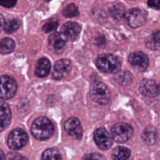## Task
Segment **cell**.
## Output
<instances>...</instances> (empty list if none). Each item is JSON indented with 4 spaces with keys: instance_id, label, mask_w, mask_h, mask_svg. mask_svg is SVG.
<instances>
[{
    "instance_id": "21",
    "label": "cell",
    "mask_w": 160,
    "mask_h": 160,
    "mask_svg": "<svg viewBox=\"0 0 160 160\" xmlns=\"http://www.w3.org/2000/svg\"><path fill=\"white\" fill-rule=\"evenodd\" d=\"M110 15L116 20L122 19L125 16L124 8L120 4H113L109 9Z\"/></svg>"
},
{
    "instance_id": "10",
    "label": "cell",
    "mask_w": 160,
    "mask_h": 160,
    "mask_svg": "<svg viewBox=\"0 0 160 160\" xmlns=\"http://www.w3.org/2000/svg\"><path fill=\"white\" fill-rule=\"evenodd\" d=\"M71 69V65L70 61L66 59H61L55 63L52 77L56 80L61 79L66 77L70 72Z\"/></svg>"
},
{
    "instance_id": "29",
    "label": "cell",
    "mask_w": 160,
    "mask_h": 160,
    "mask_svg": "<svg viewBox=\"0 0 160 160\" xmlns=\"http://www.w3.org/2000/svg\"><path fill=\"white\" fill-rule=\"evenodd\" d=\"M148 4L149 7L156 9H160V0H151L148 1Z\"/></svg>"
},
{
    "instance_id": "5",
    "label": "cell",
    "mask_w": 160,
    "mask_h": 160,
    "mask_svg": "<svg viewBox=\"0 0 160 160\" xmlns=\"http://www.w3.org/2000/svg\"><path fill=\"white\" fill-rule=\"evenodd\" d=\"M132 127L124 122H119L114 124L111 128V134L114 140L122 143L127 141L132 135Z\"/></svg>"
},
{
    "instance_id": "19",
    "label": "cell",
    "mask_w": 160,
    "mask_h": 160,
    "mask_svg": "<svg viewBox=\"0 0 160 160\" xmlns=\"http://www.w3.org/2000/svg\"><path fill=\"white\" fill-rule=\"evenodd\" d=\"M146 46L151 49H158L160 48V30L154 31L146 41Z\"/></svg>"
},
{
    "instance_id": "15",
    "label": "cell",
    "mask_w": 160,
    "mask_h": 160,
    "mask_svg": "<svg viewBox=\"0 0 160 160\" xmlns=\"http://www.w3.org/2000/svg\"><path fill=\"white\" fill-rule=\"evenodd\" d=\"M11 112L8 104L0 101V132L8 127L11 122Z\"/></svg>"
},
{
    "instance_id": "24",
    "label": "cell",
    "mask_w": 160,
    "mask_h": 160,
    "mask_svg": "<svg viewBox=\"0 0 160 160\" xmlns=\"http://www.w3.org/2000/svg\"><path fill=\"white\" fill-rule=\"evenodd\" d=\"M79 13L78 7L73 3L68 5L62 12V15L65 18H72L76 16Z\"/></svg>"
},
{
    "instance_id": "14",
    "label": "cell",
    "mask_w": 160,
    "mask_h": 160,
    "mask_svg": "<svg viewBox=\"0 0 160 160\" xmlns=\"http://www.w3.org/2000/svg\"><path fill=\"white\" fill-rule=\"evenodd\" d=\"M66 39L61 32H55L51 34L48 39L49 45L57 53H61L65 47Z\"/></svg>"
},
{
    "instance_id": "8",
    "label": "cell",
    "mask_w": 160,
    "mask_h": 160,
    "mask_svg": "<svg viewBox=\"0 0 160 160\" xmlns=\"http://www.w3.org/2000/svg\"><path fill=\"white\" fill-rule=\"evenodd\" d=\"M94 140L98 148L102 150L109 149L112 144L111 134L103 128H99L94 131Z\"/></svg>"
},
{
    "instance_id": "25",
    "label": "cell",
    "mask_w": 160,
    "mask_h": 160,
    "mask_svg": "<svg viewBox=\"0 0 160 160\" xmlns=\"http://www.w3.org/2000/svg\"><path fill=\"white\" fill-rule=\"evenodd\" d=\"M82 160H105V157L101 154L92 152L86 154Z\"/></svg>"
},
{
    "instance_id": "7",
    "label": "cell",
    "mask_w": 160,
    "mask_h": 160,
    "mask_svg": "<svg viewBox=\"0 0 160 160\" xmlns=\"http://www.w3.org/2000/svg\"><path fill=\"white\" fill-rule=\"evenodd\" d=\"M147 12L140 8H132L126 14V18L129 26L133 28L142 26L147 18Z\"/></svg>"
},
{
    "instance_id": "16",
    "label": "cell",
    "mask_w": 160,
    "mask_h": 160,
    "mask_svg": "<svg viewBox=\"0 0 160 160\" xmlns=\"http://www.w3.org/2000/svg\"><path fill=\"white\" fill-rule=\"evenodd\" d=\"M51 70V62L46 58L39 59L35 66L34 74L39 78H44L47 76Z\"/></svg>"
},
{
    "instance_id": "18",
    "label": "cell",
    "mask_w": 160,
    "mask_h": 160,
    "mask_svg": "<svg viewBox=\"0 0 160 160\" xmlns=\"http://www.w3.org/2000/svg\"><path fill=\"white\" fill-rule=\"evenodd\" d=\"M131 154L130 150L124 146H118L112 152L111 157L114 160H127Z\"/></svg>"
},
{
    "instance_id": "9",
    "label": "cell",
    "mask_w": 160,
    "mask_h": 160,
    "mask_svg": "<svg viewBox=\"0 0 160 160\" xmlns=\"http://www.w3.org/2000/svg\"><path fill=\"white\" fill-rule=\"evenodd\" d=\"M128 61L134 69L139 71H144L149 65L148 57L141 51H134L131 53Z\"/></svg>"
},
{
    "instance_id": "13",
    "label": "cell",
    "mask_w": 160,
    "mask_h": 160,
    "mask_svg": "<svg viewBox=\"0 0 160 160\" xmlns=\"http://www.w3.org/2000/svg\"><path fill=\"white\" fill-rule=\"evenodd\" d=\"M81 29L79 24L75 22H67L64 23L61 28V34L64 36L66 40L74 41L78 36Z\"/></svg>"
},
{
    "instance_id": "23",
    "label": "cell",
    "mask_w": 160,
    "mask_h": 160,
    "mask_svg": "<svg viewBox=\"0 0 160 160\" xmlns=\"http://www.w3.org/2000/svg\"><path fill=\"white\" fill-rule=\"evenodd\" d=\"M20 26V22L18 19H12L5 21L4 31L7 34H11L15 32Z\"/></svg>"
},
{
    "instance_id": "4",
    "label": "cell",
    "mask_w": 160,
    "mask_h": 160,
    "mask_svg": "<svg viewBox=\"0 0 160 160\" xmlns=\"http://www.w3.org/2000/svg\"><path fill=\"white\" fill-rule=\"evenodd\" d=\"M91 95L92 99L100 104H107L111 96L110 91L108 87L101 82H96L92 84Z\"/></svg>"
},
{
    "instance_id": "6",
    "label": "cell",
    "mask_w": 160,
    "mask_h": 160,
    "mask_svg": "<svg viewBox=\"0 0 160 160\" xmlns=\"http://www.w3.org/2000/svg\"><path fill=\"white\" fill-rule=\"evenodd\" d=\"M28 141V134L22 129L12 130L8 139V145L12 149H19L23 148Z\"/></svg>"
},
{
    "instance_id": "31",
    "label": "cell",
    "mask_w": 160,
    "mask_h": 160,
    "mask_svg": "<svg viewBox=\"0 0 160 160\" xmlns=\"http://www.w3.org/2000/svg\"><path fill=\"white\" fill-rule=\"evenodd\" d=\"M0 160H5V156L4 152L0 149Z\"/></svg>"
},
{
    "instance_id": "27",
    "label": "cell",
    "mask_w": 160,
    "mask_h": 160,
    "mask_svg": "<svg viewBox=\"0 0 160 160\" xmlns=\"http://www.w3.org/2000/svg\"><path fill=\"white\" fill-rule=\"evenodd\" d=\"M58 26V22L56 21H51L46 23L42 26V30L46 32H49L56 29Z\"/></svg>"
},
{
    "instance_id": "12",
    "label": "cell",
    "mask_w": 160,
    "mask_h": 160,
    "mask_svg": "<svg viewBox=\"0 0 160 160\" xmlns=\"http://www.w3.org/2000/svg\"><path fill=\"white\" fill-rule=\"evenodd\" d=\"M66 131L71 136L77 139H80L82 136V129L79 119L72 117L69 118L64 123Z\"/></svg>"
},
{
    "instance_id": "2",
    "label": "cell",
    "mask_w": 160,
    "mask_h": 160,
    "mask_svg": "<svg viewBox=\"0 0 160 160\" xmlns=\"http://www.w3.org/2000/svg\"><path fill=\"white\" fill-rule=\"evenodd\" d=\"M96 63L101 72L106 73H116L121 68L120 60L111 54L99 55L96 59Z\"/></svg>"
},
{
    "instance_id": "28",
    "label": "cell",
    "mask_w": 160,
    "mask_h": 160,
    "mask_svg": "<svg viewBox=\"0 0 160 160\" xmlns=\"http://www.w3.org/2000/svg\"><path fill=\"white\" fill-rule=\"evenodd\" d=\"M16 1H9V0H2L0 1V5L6 8H12L15 6Z\"/></svg>"
},
{
    "instance_id": "26",
    "label": "cell",
    "mask_w": 160,
    "mask_h": 160,
    "mask_svg": "<svg viewBox=\"0 0 160 160\" xmlns=\"http://www.w3.org/2000/svg\"><path fill=\"white\" fill-rule=\"evenodd\" d=\"M5 160H28L26 158L22 156L21 154L17 152H9L8 153L6 158Z\"/></svg>"
},
{
    "instance_id": "22",
    "label": "cell",
    "mask_w": 160,
    "mask_h": 160,
    "mask_svg": "<svg viewBox=\"0 0 160 160\" xmlns=\"http://www.w3.org/2000/svg\"><path fill=\"white\" fill-rule=\"evenodd\" d=\"M41 160H62L59 151L55 148L46 149L41 157Z\"/></svg>"
},
{
    "instance_id": "20",
    "label": "cell",
    "mask_w": 160,
    "mask_h": 160,
    "mask_svg": "<svg viewBox=\"0 0 160 160\" xmlns=\"http://www.w3.org/2000/svg\"><path fill=\"white\" fill-rule=\"evenodd\" d=\"M15 48L14 41L9 38H4L0 42V52L1 54H9L13 51Z\"/></svg>"
},
{
    "instance_id": "17",
    "label": "cell",
    "mask_w": 160,
    "mask_h": 160,
    "mask_svg": "<svg viewBox=\"0 0 160 160\" xmlns=\"http://www.w3.org/2000/svg\"><path fill=\"white\" fill-rule=\"evenodd\" d=\"M158 131L152 126L147 127L142 134L143 140L149 145H153L156 144L158 140Z\"/></svg>"
},
{
    "instance_id": "1",
    "label": "cell",
    "mask_w": 160,
    "mask_h": 160,
    "mask_svg": "<svg viewBox=\"0 0 160 160\" xmlns=\"http://www.w3.org/2000/svg\"><path fill=\"white\" fill-rule=\"evenodd\" d=\"M54 131V126L52 122L44 116H39L36 118L31 128V132L33 137L40 141L50 138Z\"/></svg>"
},
{
    "instance_id": "11",
    "label": "cell",
    "mask_w": 160,
    "mask_h": 160,
    "mask_svg": "<svg viewBox=\"0 0 160 160\" xmlns=\"http://www.w3.org/2000/svg\"><path fill=\"white\" fill-rule=\"evenodd\" d=\"M139 91L145 96L155 97L160 94V85L156 84L154 80L145 79L140 84Z\"/></svg>"
},
{
    "instance_id": "3",
    "label": "cell",
    "mask_w": 160,
    "mask_h": 160,
    "mask_svg": "<svg viewBox=\"0 0 160 160\" xmlns=\"http://www.w3.org/2000/svg\"><path fill=\"white\" fill-rule=\"evenodd\" d=\"M17 83L15 79L7 75L0 77V98L9 99L12 98L17 91Z\"/></svg>"
},
{
    "instance_id": "30",
    "label": "cell",
    "mask_w": 160,
    "mask_h": 160,
    "mask_svg": "<svg viewBox=\"0 0 160 160\" xmlns=\"http://www.w3.org/2000/svg\"><path fill=\"white\" fill-rule=\"evenodd\" d=\"M4 23H5L4 18L3 16L0 13V32H1L2 29L4 28Z\"/></svg>"
}]
</instances>
